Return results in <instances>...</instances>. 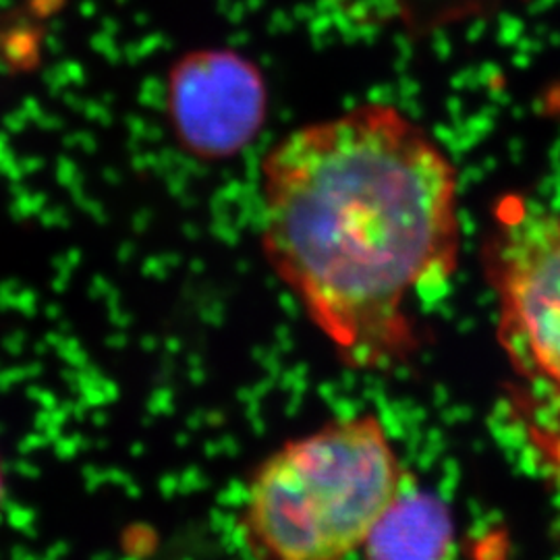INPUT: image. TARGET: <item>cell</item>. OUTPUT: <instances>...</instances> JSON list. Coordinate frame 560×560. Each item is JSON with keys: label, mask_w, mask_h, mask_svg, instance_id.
Listing matches in <instances>:
<instances>
[{"label": "cell", "mask_w": 560, "mask_h": 560, "mask_svg": "<svg viewBox=\"0 0 560 560\" xmlns=\"http://www.w3.org/2000/svg\"><path fill=\"white\" fill-rule=\"evenodd\" d=\"M261 247L351 368L399 365L418 342L409 301L459 261L457 168L390 104L303 125L261 162Z\"/></svg>", "instance_id": "cell-1"}, {"label": "cell", "mask_w": 560, "mask_h": 560, "mask_svg": "<svg viewBox=\"0 0 560 560\" xmlns=\"http://www.w3.org/2000/svg\"><path fill=\"white\" fill-rule=\"evenodd\" d=\"M405 471L372 413L287 441L252 474L241 529L260 560H347L399 501Z\"/></svg>", "instance_id": "cell-2"}, {"label": "cell", "mask_w": 560, "mask_h": 560, "mask_svg": "<svg viewBox=\"0 0 560 560\" xmlns=\"http://www.w3.org/2000/svg\"><path fill=\"white\" fill-rule=\"evenodd\" d=\"M481 256L502 340L560 388V214L525 196H504Z\"/></svg>", "instance_id": "cell-3"}, {"label": "cell", "mask_w": 560, "mask_h": 560, "mask_svg": "<svg viewBox=\"0 0 560 560\" xmlns=\"http://www.w3.org/2000/svg\"><path fill=\"white\" fill-rule=\"evenodd\" d=\"M168 117L183 148L201 161L241 154L268 117L260 67L235 50H198L168 80Z\"/></svg>", "instance_id": "cell-4"}, {"label": "cell", "mask_w": 560, "mask_h": 560, "mask_svg": "<svg viewBox=\"0 0 560 560\" xmlns=\"http://www.w3.org/2000/svg\"><path fill=\"white\" fill-rule=\"evenodd\" d=\"M448 529L442 504L400 494L363 550L370 560H444L451 541Z\"/></svg>", "instance_id": "cell-5"}, {"label": "cell", "mask_w": 560, "mask_h": 560, "mask_svg": "<svg viewBox=\"0 0 560 560\" xmlns=\"http://www.w3.org/2000/svg\"><path fill=\"white\" fill-rule=\"evenodd\" d=\"M0 499H2V474H0Z\"/></svg>", "instance_id": "cell-6"}]
</instances>
